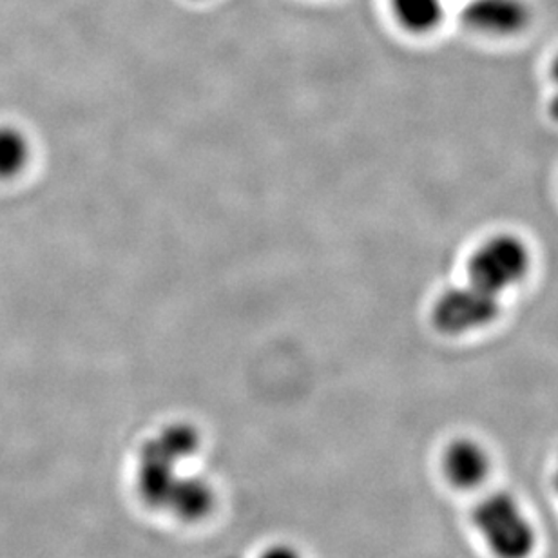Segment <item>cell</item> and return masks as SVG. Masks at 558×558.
I'll return each instance as SVG.
<instances>
[{"label":"cell","instance_id":"1","mask_svg":"<svg viewBox=\"0 0 558 558\" xmlns=\"http://www.w3.org/2000/svg\"><path fill=\"white\" fill-rule=\"evenodd\" d=\"M473 524L495 558H530L537 548V530L521 502L497 492L481 499L473 510Z\"/></svg>","mask_w":558,"mask_h":558},{"label":"cell","instance_id":"2","mask_svg":"<svg viewBox=\"0 0 558 558\" xmlns=\"http://www.w3.org/2000/svg\"><path fill=\"white\" fill-rule=\"evenodd\" d=\"M533 254L526 240L513 232H497L478 243L470 254L466 276L478 289L502 295L515 289L532 270Z\"/></svg>","mask_w":558,"mask_h":558},{"label":"cell","instance_id":"3","mask_svg":"<svg viewBox=\"0 0 558 558\" xmlns=\"http://www.w3.org/2000/svg\"><path fill=\"white\" fill-rule=\"evenodd\" d=\"M502 298L475 284H453L435 298L432 323L440 333L462 336L489 327L499 319Z\"/></svg>","mask_w":558,"mask_h":558},{"label":"cell","instance_id":"4","mask_svg":"<svg viewBox=\"0 0 558 558\" xmlns=\"http://www.w3.org/2000/svg\"><path fill=\"white\" fill-rule=\"evenodd\" d=\"M461 21L483 37L510 38L526 32L533 13L526 0H468Z\"/></svg>","mask_w":558,"mask_h":558},{"label":"cell","instance_id":"5","mask_svg":"<svg viewBox=\"0 0 558 558\" xmlns=\"http://www.w3.org/2000/svg\"><path fill=\"white\" fill-rule=\"evenodd\" d=\"M442 472L451 486L475 489L486 483L492 472V457L481 442L457 439L448 445L442 456Z\"/></svg>","mask_w":558,"mask_h":558},{"label":"cell","instance_id":"6","mask_svg":"<svg viewBox=\"0 0 558 558\" xmlns=\"http://www.w3.org/2000/svg\"><path fill=\"white\" fill-rule=\"evenodd\" d=\"M178 473L177 464L167 461L160 453H156L147 442L144 450L140 453L138 484L140 497L150 506V508H160L166 510L171 499L172 489L177 486Z\"/></svg>","mask_w":558,"mask_h":558},{"label":"cell","instance_id":"7","mask_svg":"<svg viewBox=\"0 0 558 558\" xmlns=\"http://www.w3.org/2000/svg\"><path fill=\"white\" fill-rule=\"evenodd\" d=\"M216 494L205 478L180 475L166 510L182 521H204L215 510Z\"/></svg>","mask_w":558,"mask_h":558},{"label":"cell","instance_id":"8","mask_svg":"<svg viewBox=\"0 0 558 558\" xmlns=\"http://www.w3.org/2000/svg\"><path fill=\"white\" fill-rule=\"evenodd\" d=\"M399 26L414 35H426L445 21V0H388Z\"/></svg>","mask_w":558,"mask_h":558},{"label":"cell","instance_id":"9","mask_svg":"<svg viewBox=\"0 0 558 558\" xmlns=\"http://www.w3.org/2000/svg\"><path fill=\"white\" fill-rule=\"evenodd\" d=\"M199 434L191 424H172L163 429L156 439L149 440L147 445L160 453L163 459L180 466L183 461H187L198 451Z\"/></svg>","mask_w":558,"mask_h":558},{"label":"cell","instance_id":"10","mask_svg":"<svg viewBox=\"0 0 558 558\" xmlns=\"http://www.w3.org/2000/svg\"><path fill=\"white\" fill-rule=\"evenodd\" d=\"M29 155V142L22 131L0 125V180L19 177L26 169Z\"/></svg>","mask_w":558,"mask_h":558},{"label":"cell","instance_id":"11","mask_svg":"<svg viewBox=\"0 0 558 558\" xmlns=\"http://www.w3.org/2000/svg\"><path fill=\"white\" fill-rule=\"evenodd\" d=\"M259 558H303L300 555V551H295L294 548H290V546H275V548H269L265 551L264 555Z\"/></svg>","mask_w":558,"mask_h":558},{"label":"cell","instance_id":"12","mask_svg":"<svg viewBox=\"0 0 558 558\" xmlns=\"http://www.w3.org/2000/svg\"><path fill=\"white\" fill-rule=\"evenodd\" d=\"M548 111L551 120L558 122V89L555 92V95H551V98H549Z\"/></svg>","mask_w":558,"mask_h":558},{"label":"cell","instance_id":"13","mask_svg":"<svg viewBox=\"0 0 558 558\" xmlns=\"http://www.w3.org/2000/svg\"><path fill=\"white\" fill-rule=\"evenodd\" d=\"M551 75H554L555 82H557L558 86V53L555 57L554 64H551Z\"/></svg>","mask_w":558,"mask_h":558},{"label":"cell","instance_id":"14","mask_svg":"<svg viewBox=\"0 0 558 558\" xmlns=\"http://www.w3.org/2000/svg\"><path fill=\"white\" fill-rule=\"evenodd\" d=\"M554 486H555V492H557V494H558V468H557V472H555V475H554Z\"/></svg>","mask_w":558,"mask_h":558}]
</instances>
